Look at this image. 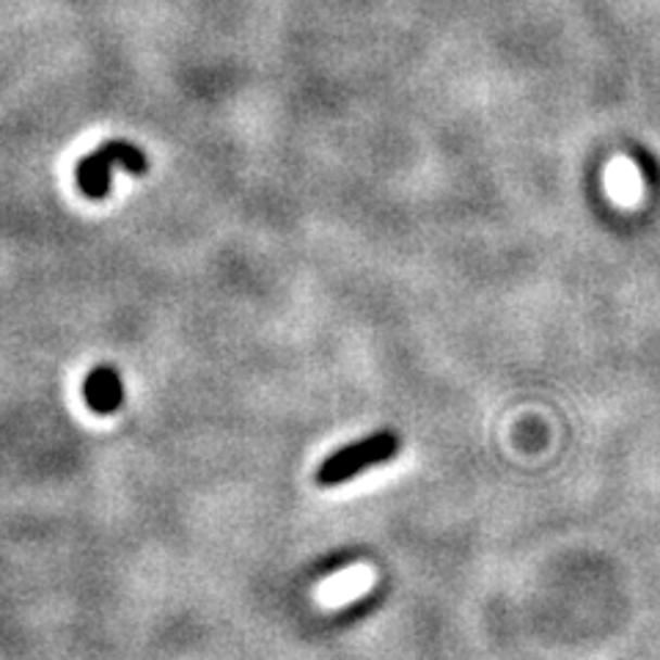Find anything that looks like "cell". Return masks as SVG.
Here are the masks:
<instances>
[{"mask_svg":"<svg viewBox=\"0 0 660 660\" xmlns=\"http://www.w3.org/2000/svg\"><path fill=\"white\" fill-rule=\"evenodd\" d=\"M82 399L97 416H111L122 407L124 402V389H122V378L113 366H97L91 371L86 383H82Z\"/></svg>","mask_w":660,"mask_h":660,"instance_id":"3957f363","label":"cell"},{"mask_svg":"<svg viewBox=\"0 0 660 660\" xmlns=\"http://www.w3.org/2000/svg\"><path fill=\"white\" fill-rule=\"evenodd\" d=\"M399 452L402 437L396 432H375V435L360 437L358 443H350V446L325 457V462L317 468V477L314 479H317L319 487H337V484L360 477V473L371 471V468L385 466Z\"/></svg>","mask_w":660,"mask_h":660,"instance_id":"6da1fadb","label":"cell"},{"mask_svg":"<svg viewBox=\"0 0 660 660\" xmlns=\"http://www.w3.org/2000/svg\"><path fill=\"white\" fill-rule=\"evenodd\" d=\"M113 165H122L130 174H147L149 160L143 154V149H138L136 143L107 141L97 152H91L89 157H82L77 163V188L94 201L105 199L113 182Z\"/></svg>","mask_w":660,"mask_h":660,"instance_id":"7a4b0ae2","label":"cell"},{"mask_svg":"<svg viewBox=\"0 0 660 660\" xmlns=\"http://www.w3.org/2000/svg\"><path fill=\"white\" fill-rule=\"evenodd\" d=\"M636 160L644 165V174H647V179H655V174H658V168H655L652 160L647 157V152H636Z\"/></svg>","mask_w":660,"mask_h":660,"instance_id":"277c9868","label":"cell"}]
</instances>
